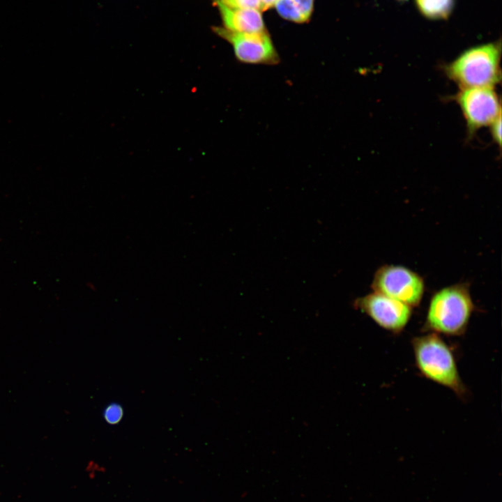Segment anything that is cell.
<instances>
[{
	"mask_svg": "<svg viewBox=\"0 0 502 502\" xmlns=\"http://www.w3.org/2000/svg\"><path fill=\"white\" fill-rule=\"evenodd\" d=\"M123 416V408L117 403L109 404L103 411V416L105 421L110 425L119 423L121 420Z\"/></svg>",
	"mask_w": 502,
	"mask_h": 502,
	"instance_id": "obj_11",
	"label": "cell"
},
{
	"mask_svg": "<svg viewBox=\"0 0 502 502\" xmlns=\"http://www.w3.org/2000/svg\"><path fill=\"white\" fill-rule=\"evenodd\" d=\"M213 30L232 45L235 56L241 62L273 65L279 61L278 54L266 31L241 33L220 26L214 27Z\"/></svg>",
	"mask_w": 502,
	"mask_h": 502,
	"instance_id": "obj_7",
	"label": "cell"
},
{
	"mask_svg": "<svg viewBox=\"0 0 502 502\" xmlns=\"http://www.w3.org/2000/svg\"><path fill=\"white\" fill-rule=\"evenodd\" d=\"M224 5L237 9H253L261 11V0H218Z\"/></svg>",
	"mask_w": 502,
	"mask_h": 502,
	"instance_id": "obj_12",
	"label": "cell"
},
{
	"mask_svg": "<svg viewBox=\"0 0 502 502\" xmlns=\"http://www.w3.org/2000/svg\"><path fill=\"white\" fill-rule=\"evenodd\" d=\"M500 41L471 47L442 66L446 77L459 89L492 87L500 83Z\"/></svg>",
	"mask_w": 502,
	"mask_h": 502,
	"instance_id": "obj_2",
	"label": "cell"
},
{
	"mask_svg": "<svg viewBox=\"0 0 502 502\" xmlns=\"http://www.w3.org/2000/svg\"><path fill=\"white\" fill-rule=\"evenodd\" d=\"M459 107L469 137L490 124L501 114V101L494 88L459 89L450 97Z\"/></svg>",
	"mask_w": 502,
	"mask_h": 502,
	"instance_id": "obj_4",
	"label": "cell"
},
{
	"mask_svg": "<svg viewBox=\"0 0 502 502\" xmlns=\"http://www.w3.org/2000/svg\"><path fill=\"white\" fill-rule=\"evenodd\" d=\"M419 13L431 20L448 19L452 14L455 0H414Z\"/></svg>",
	"mask_w": 502,
	"mask_h": 502,
	"instance_id": "obj_10",
	"label": "cell"
},
{
	"mask_svg": "<svg viewBox=\"0 0 502 502\" xmlns=\"http://www.w3.org/2000/svg\"><path fill=\"white\" fill-rule=\"evenodd\" d=\"M261 11H264L277 3L279 0H261Z\"/></svg>",
	"mask_w": 502,
	"mask_h": 502,
	"instance_id": "obj_14",
	"label": "cell"
},
{
	"mask_svg": "<svg viewBox=\"0 0 502 502\" xmlns=\"http://www.w3.org/2000/svg\"><path fill=\"white\" fill-rule=\"evenodd\" d=\"M353 306L381 328L395 334L405 328L412 314L409 305L375 291L356 298Z\"/></svg>",
	"mask_w": 502,
	"mask_h": 502,
	"instance_id": "obj_6",
	"label": "cell"
},
{
	"mask_svg": "<svg viewBox=\"0 0 502 502\" xmlns=\"http://www.w3.org/2000/svg\"><path fill=\"white\" fill-rule=\"evenodd\" d=\"M411 344L415 365L425 378L448 388L461 400L468 397L453 351L440 335L417 336Z\"/></svg>",
	"mask_w": 502,
	"mask_h": 502,
	"instance_id": "obj_1",
	"label": "cell"
},
{
	"mask_svg": "<svg viewBox=\"0 0 502 502\" xmlns=\"http://www.w3.org/2000/svg\"><path fill=\"white\" fill-rule=\"evenodd\" d=\"M313 6L314 0H279L275 5L282 17L297 23L308 21Z\"/></svg>",
	"mask_w": 502,
	"mask_h": 502,
	"instance_id": "obj_9",
	"label": "cell"
},
{
	"mask_svg": "<svg viewBox=\"0 0 502 502\" xmlns=\"http://www.w3.org/2000/svg\"><path fill=\"white\" fill-rule=\"evenodd\" d=\"M493 141L500 147L501 145V114L489 126Z\"/></svg>",
	"mask_w": 502,
	"mask_h": 502,
	"instance_id": "obj_13",
	"label": "cell"
},
{
	"mask_svg": "<svg viewBox=\"0 0 502 502\" xmlns=\"http://www.w3.org/2000/svg\"><path fill=\"white\" fill-rule=\"evenodd\" d=\"M371 286L373 291L411 307L420 304L425 291L423 277L412 270L399 265H383L379 268Z\"/></svg>",
	"mask_w": 502,
	"mask_h": 502,
	"instance_id": "obj_5",
	"label": "cell"
},
{
	"mask_svg": "<svg viewBox=\"0 0 502 502\" xmlns=\"http://www.w3.org/2000/svg\"><path fill=\"white\" fill-rule=\"evenodd\" d=\"M217 5L225 29L241 33L266 31L260 10L233 8L224 5L218 0H217Z\"/></svg>",
	"mask_w": 502,
	"mask_h": 502,
	"instance_id": "obj_8",
	"label": "cell"
},
{
	"mask_svg": "<svg viewBox=\"0 0 502 502\" xmlns=\"http://www.w3.org/2000/svg\"><path fill=\"white\" fill-rule=\"evenodd\" d=\"M473 310L467 284L443 287L431 298L423 330L447 336L462 335L467 329Z\"/></svg>",
	"mask_w": 502,
	"mask_h": 502,
	"instance_id": "obj_3",
	"label": "cell"
}]
</instances>
